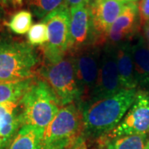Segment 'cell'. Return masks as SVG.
I'll return each mask as SVG.
<instances>
[{
    "label": "cell",
    "instance_id": "obj_16",
    "mask_svg": "<svg viewBox=\"0 0 149 149\" xmlns=\"http://www.w3.org/2000/svg\"><path fill=\"white\" fill-rule=\"evenodd\" d=\"M44 130L32 125H22L8 149H41Z\"/></svg>",
    "mask_w": 149,
    "mask_h": 149
},
{
    "label": "cell",
    "instance_id": "obj_7",
    "mask_svg": "<svg viewBox=\"0 0 149 149\" xmlns=\"http://www.w3.org/2000/svg\"><path fill=\"white\" fill-rule=\"evenodd\" d=\"M102 47L90 46L83 48L72 56L77 85L80 92L78 105L81 109L88 104L95 87L101 56Z\"/></svg>",
    "mask_w": 149,
    "mask_h": 149
},
{
    "label": "cell",
    "instance_id": "obj_27",
    "mask_svg": "<svg viewBox=\"0 0 149 149\" xmlns=\"http://www.w3.org/2000/svg\"><path fill=\"white\" fill-rule=\"evenodd\" d=\"M119 1L124 2V3H130V2H137V3H138L139 0H119Z\"/></svg>",
    "mask_w": 149,
    "mask_h": 149
},
{
    "label": "cell",
    "instance_id": "obj_18",
    "mask_svg": "<svg viewBox=\"0 0 149 149\" xmlns=\"http://www.w3.org/2000/svg\"><path fill=\"white\" fill-rule=\"evenodd\" d=\"M28 6L38 18H45L55 11L68 8L65 0H27Z\"/></svg>",
    "mask_w": 149,
    "mask_h": 149
},
{
    "label": "cell",
    "instance_id": "obj_4",
    "mask_svg": "<svg viewBox=\"0 0 149 149\" xmlns=\"http://www.w3.org/2000/svg\"><path fill=\"white\" fill-rule=\"evenodd\" d=\"M83 133V118L80 106L70 104L59 109L45 128L41 149H65Z\"/></svg>",
    "mask_w": 149,
    "mask_h": 149
},
{
    "label": "cell",
    "instance_id": "obj_22",
    "mask_svg": "<svg viewBox=\"0 0 149 149\" xmlns=\"http://www.w3.org/2000/svg\"><path fill=\"white\" fill-rule=\"evenodd\" d=\"M138 10L140 25L143 26L149 22V0H139Z\"/></svg>",
    "mask_w": 149,
    "mask_h": 149
},
{
    "label": "cell",
    "instance_id": "obj_6",
    "mask_svg": "<svg viewBox=\"0 0 149 149\" xmlns=\"http://www.w3.org/2000/svg\"><path fill=\"white\" fill-rule=\"evenodd\" d=\"M47 25L48 41L42 47L44 63H56L67 54L69 43L70 8H65L43 18Z\"/></svg>",
    "mask_w": 149,
    "mask_h": 149
},
{
    "label": "cell",
    "instance_id": "obj_14",
    "mask_svg": "<svg viewBox=\"0 0 149 149\" xmlns=\"http://www.w3.org/2000/svg\"><path fill=\"white\" fill-rule=\"evenodd\" d=\"M132 54L137 85L149 93V48L142 35L132 44Z\"/></svg>",
    "mask_w": 149,
    "mask_h": 149
},
{
    "label": "cell",
    "instance_id": "obj_10",
    "mask_svg": "<svg viewBox=\"0 0 149 149\" xmlns=\"http://www.w3.org/2000/svg\"><path fill=\"white\" fill-rule=\"evenodd\" d=\"M125 4L126 3L119 0H95L90 5L91 28L95 46H104L109 30Z\"/></svg>",
    "mask_w": 149,
    "mask_h": 149
},
{
    "label": "cell",
    "instance_id": "obj_19",
    "mask_svg": "<svg viewBox=\"0 0 149 149\" xmlns=\"http://www.w3.org/2000/svg\"><path fill=\"white\" fill-rule=\"evenodd\" d=\"M148 135H127L111 139L107 149H145Z\"/></svg>",
    "mask_w": 149,
    "mask_h": 149
},
{
    "label": "cell",
    "instance_id": "obj_21",
    "mask_svg": "<svg viewBox=\"0 0 149 149\" xmlns=\"http://www.w3.org/2000/svg\"><path fill=\"white\" fill-rule=\"evenodd\" d=\"M27 40L31 46H44L48 41L47 25L43 22L32 25L27 32Z\"/></svg>",
    "mask_w": 149,
    "mask_h": 149
},
{
    "label": "cell",
    "instance_id": "obj_11",
    "mask_svg": "<svg viewBox=\"0 0 149 149\" xmlns=\"http://www.w3.org/2000/svg\"><path fill=\"white\" fill-rule=\"evenodd\" d=\"M90 46H95L91 28L90 7L70 8L67 54L73 55Z\"/></svg>",
    "mask_w": 149,
    "mask_h": 149
},
{
    "label": "cell",
    "instance_id": "obj_25",
    "mask_svg": "<svg viewBox=\"0 0 149 149\" xmlns=\"http://www.w3.org/2000/svg\"><path fill=\"white\" fill-rule=\"evenodd\" d=\"M23 0H0V6L3 7H17L21 6Z\"/></svg>",
    "mask_w": 149,
    "mask_h": 149
},
{
    "label": "cell",
    "instance_id": "obj_17",
    "mask_svg": "<svg viewBox=\"0 0 149 149\" xmlns=\"http://www.w3.org/2000/svg\"><path fill=\"white\" fill-rule=\"evenodd\" d=\"M34 80L0 82V104L13 102L17 103L31 86Z\"/></svg>",
    "mask_w": 149,
    "mask_h": 149
},
{
    "label": "cell",
    "instance_id": "obj_8",
    "mask_svg": "<svg viewBox=\"0 0 149 149\" xmlns=\"http://www.w3.org/2000/svg\"><path fill=\"white\" fill-rule=\"evenodd\" d=\"M149 134V93L138 90L135 100L120 123L109 134L110 139Z\"/></svg>",
    "mask_w": 149,
    "mask_h": 149
},
{
    "label": "cell",
    "instance_id": "obj_26",
    "mask_svg": "<svg viewBox=\"0 0 149 149\" xmlns=\"http://www.w3.org/2000/svg\"><path fill=\"white\" fill-rule=\"evenodd\" d=\"M143 38L145 42L147 43L148 47L149 48V22L146 23L143 26Z\"/></svg>",
    "mask_w": 149,
    "mask_h": 149
},
{
    "label": "cell",
    "instance_id": "obj_2",
    "mask_svg": "<svg viewBox=\"0 0 149 149\" xmlns=\"http://www.w3.org/2000/svg\"><path fill=\"white\" fill-rule=\"evenodd\" d=\"M39 63L40 57L29 43L0 41V82L32 79Z\"/></svg>",
    "mask_w": 149,
    "mask_h": 149
},
{
    "label": "cell",
    "instance_id": "obj_3",
    "mask_svg": "<svg viewBox=\"0 0 149 149\" xmlns=\"http://www.w3.org/2000/svg\"><path fill=\"white\" fill-rule=\"evenodd\" d=\"M22 125L45 129L59 111L58 102L42 80L33 81L20 102Z\"/></svg>",
    "mask_w": 149,
    "mask_h": 149
},
{
    "label": "cell",
    "instance_id": "obj_24",
    "mask_svg": "<svg viewBox=\"0 0 149 149\" xmlns=\"http://www.w3.org/2000/svg\"><path fill=\"white\" fill-rule=\"evenodd\" d=\"M68 8H75V7H90L91 0H65Z\"/></svg>",
    "mask_w": 149,
    "mask_h": 149
},
{
    "label": "cell",
    "instance_id": "obj_20",
    "mask_svg": "<svg viewBox=\"0 0 149 149\" xmlns=\"http://www.w3.org/2000/svg\"><path fill=\"white\" fill-rule=\"evenodd\" d=\"M32 22V13L27 10H21L13 15L8 22V27L13 33L23 35L30 30Z\"/></svg>",
    "mask_w": 149,
    "mask_h": 149
},
{
    "label": "cell",
    "instance_id": "obj_1",
    "mask_svg": "<svg viewBox=\"0 0 149 149\" xmlns=\"http://www.w3.org/2000/svg\"><path fill=\"white\" fill-rule=\"evenodd\" d=\"M137 89H123L118 93L91 102L81 108L83 133L91 138L109 135L133 104Z\"/></svg>",
    "mask_w": 149,
    "mask_h": 149
},
{
    "label": "cell",
    "instance_id": "obj_12",
    "mask_svg": "<svg viewBox=\"0 0 149 149\" xmlns=\"http://www.w3.org/2000/svg\"><path fill=\"white\" fill-rule=\"evenodd\" d=\"M139 27L138 3H126L122 13L109 28L104 45L118 47L123 43L130 42L139 32Z\"/></svg>",
    "mask_w": 149,
    "mask_h": 149
},
{
    "label": "cell",
    "instance_id": "obj_9",
    "mask_svg": "<svg viewBox=\"0 0 149 149\" xmlns=\"http://www.w3.org/2000/svg\"><path fill=\"white\" fill-rule=\"evenodd\" d=\"M121 90L116 62V47L104 45L102 47L98 79L89 103L113 95Z\"/></svg>",
    "mask_w": 149,
    "mask_h": 149
},
{
    "label": "cell",
    "instance_id": "obj_15",
    "mask_svg": "<svg viewBox=\"0 0 149 149\" xmlns=\"http://www.w3.org/2000/svg\"><path fill=\"white\" fill-rule=\"evenodd\" d=\"M115 47L118 71L122 89H137L138 85L134 72L132 44L126 42Z\"/></svg>",
    "mask_w": 149,
    "mask_h": 149
},
{
    "label": "cell",
    "instance_id": "obj_23",
    "mask_svg": "<svg viewBox=\"0 0 149 149\" xmlns=\"http://www.w3.org/2000/svg\"><path fill=\"white\" fill-rule=\"evenodd\" d=\"M65 149H89L87 147V144L85 142V137L80 136L78 139L74 140L72 143L67 147Z\"/></svg>",
    "mask_w": 149,
    "mask_h": 149
},
{
    "label": "cell",
    "instance_id": "obj_5",
    "mask_svg": "<svg viewBox=\"0 0 149 149\" xmlns=\"http://www.w3.org/2000/svg\"><path fill=\"white\" fill-rule=\"evenodd\" d=\"M40 74L60 106L79 104L80 92L72 56L66 54L64 58L56 63H43Z\"/></svg>",
    "mask_w": 149,
    "mask_h": 149
},
{
    "label": "cell",
    "instance_id": "obj_28",
    "mask_svg": "<svg viewBox=\"0 0 149 149\" xmlns=\"http://www.w3.org/2000/svg\"><path fill=\"white\" fill-rule=\"evenodd\" d=\"M145 149H149V141L146 144V147H145Z\"/></svg>",
    "mask_w": 149,
    "mask_h": 149
},
{
    "label": "cell",
    "instance_id": "obj_13",
    "mask_svg": "<svg viewBox=\"0 0 149 149\" xmlns=\"http://www.w3.org/2000/svg\"><path fill=\"white\" fill-rule=\"evenodd\" d=\"M22 125L21 108L17 103L0 104V149L6 148Z\"/></svg>",
    "mask_w": 149,
    "mask_h": 149
}]
</instances>
